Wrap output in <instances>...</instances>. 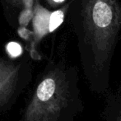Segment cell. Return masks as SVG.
<instances>
[{
    "mask_svg": "<svg viewBox=\"0 0 121 121\" xmlns=\"http://www.w3.org/2000/svg\"><path fill=\"white\" fill-rule=\"evenodd\" d=\"M84 76L91 91L110 90V67L121 35V0H69Z\"/></svg>",
    "mask_w": 121,
    "mask_h": 121,
    "instance_id": "obj_1",
    "label": "cell"
},
{
    "mask_svg": "<svg viewBox=\"0 0 121 121\" xmlns=\"http://www.w3.org/2000/svg\"><path fill=\"white\" fill-rule=\"evenodd\" d=\"M83 110L78 67L49 59L36 76L17 121H76Z\"/></svg>",
    "mask_w": 121,
    "mask_h": 121,
    "instance_id": "obj_2",
    "label": "cell"
},
{
    "mask_svg": "<svg viewBox=\"0 0 121 121\" xmlns=\"http://www.w3.org/2000/svg\"><path fill=\"white\" fill-rule=\"evenodd\" d=\"M31 60L29 52L11 58L0 53V115L12 110L32 81Z\"/></svg>",
    "mask_w": 121,
    "mask_h": 121,
    "instance_id": "obj_3",
    "label": "cell"
},
{
    "mask_svg": "<svg viewBox=\"0 0 121 121\" xmlns=\"http://www.w3.org/2000/svg\"><path fill=\"white\" fill-rule=\"evenodd\" d=\"M104 106L97 121H121V80L118 86L104 95Z\"/></svg>",
    "mask_w": 121,
    "mask_h": 121,
    "instance_id": "obj_4",
    "label": "cell"
},
{
    "mask_svg": "<svg viewBox=\"0 0 121 121\" xmlns=\"http://www.w3.org/2000/svg\"><path fill=\"white\" fill-rule=\"evenodd\" d=\"M5 18L12 27H17L21 13L25 8V0H0Z\"/></svg>",
    "mask_w": 121,
    "mask_h": 121,
    "instance_id": "obj_5",
    "label": "cell"
},
{
    "mask_svg": "<svg viewBox=\"0 0 121 121\" xmlns=\"http://www.w3.org/2000/svg\"><path fill=\"white\" fill-rule=\"evenodd\" d=\"M50 8H54V10L59 8V6L64 4L68 0H44Z\"/></svg>",
    "mask_w": 121,
    "mask_h": 121,
    "instance_id": "obj_6",
    "label": "cell"
}]
</instances>
